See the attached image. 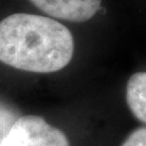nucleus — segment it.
<instances>
[{
  "mask_svg": "<svg viewBox=\"0 0 146 146\" xmlns=\"http://www.w3.org/2000/svg\"><path fill=\"white\" fill-rule=\"evenodd\" d=\"M75 42L66 26L53 19L14 13L0 22V62L20 70L49 74L66 67Z\"/></svg>",
  "mask_w": 146,
  "mask_h": 146,
  "instance_id": "1",
  "label": "nucleus"
},
{
  "mask_svg": "<svg viewBox=\"0 0 146 146\" xmlns=\"http://www.w3.org/2000/svg\"><path fill=\"white\" fill-rule=\"evenodd\" d=\"M0 146H70L66 134L42 117L22 116L11 125Z\"/></svg>",
  "mask_w": 146,
  "mask_h": 146,
  "instance_id": "2",
  "label": "nucleus"
},
{
  "mask_svg": "<svg viewBox=\"0 0 146 146\" xmlns=\"http://www.w3.org/2000/svg\"><path fill=\"white\" fill-rule=\"evenodd\" d=\"M48 15L81 23L92 19L101 8L102 0H29Z\"/></svg>",
  "mask_w": 146,
  "mask_h": 146,
  "instance_id": "3",
  "label": "nucleus"
},
{
  "mask_svg": "<svg viewBox=\"0 0 146 146\" xmlns=\"http://www.w3.org/2000/svg\"><path fill=\"white\" fill-rule=\"evenodd\" d=\"M125 101L133 116L146 125V72L133 74L129 78Z\"/></svg>",
  "mask_w": 146,
  "mask_h": 146,
  "instance_id": "4",
  "label": "nucleus"
},
{
  "mask_svg": "<svg viewBox=\"0 0 146 146\" xmlns=\"http://www.w3.org/2000/svg\"><path fill=\"white\" fill-rule=\"evenodd\" d=\"M121 146H146V127L137 128L131 132Z\"/></svg>",
  "mask_w": 146,
  "mask_h": 146,
  "instance_id": "5",
  "label": "nucleus"
}]
</instances>
